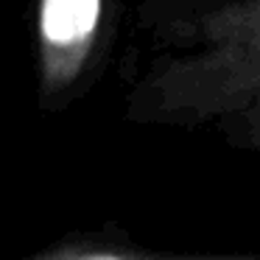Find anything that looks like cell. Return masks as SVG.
Segmentation results:
<instances>
[{
  "mask_svg": "<svg viewBox=\"0 0 260 260\" xmlns=\"http://www.w3.org/2000/svg\"><path fill=\"white\" fill-rule=\"evenodd\" d=\"M101 0H42L40 31L51 48L81 45L95 31Z\"/></svg>",
  "mask_w": 260,
  "mask_h": 260,
  "instance_id": "6da1fadb",
  "label": "cell"
}]
</instances>
